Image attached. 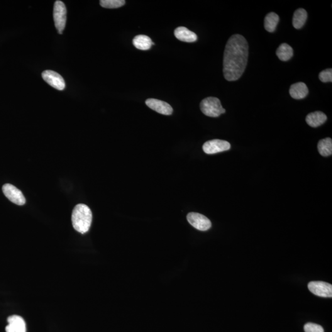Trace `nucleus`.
I'll use <instances>...</instances> for the list:
<instances>
[{
    "label": "nucleus",
    "instance_id": "obj_5",
    "mask_svg": "<svg viewBox=\"0 0 332 332\" xmlns=\"http://www.w3.org/2000/svg\"><path fill=\"white\" fill-rule=\"evenodd\" d=\"M187 221L194 228L199 231H205L211 228V221L206 216L196 212H191L187 215Z\"/></svg>",
    "mask_w": 332,
    "mask_h": 332
},
{
    "label": "nucleus",
    "instance_id": "obj_18",
    "mask_svg": "<svg viewBox=\"0 0 332 332\" xmlns=\"http://www.w3.org/2000/svg\"><path fill=\"white\" fill-rule=\"evenodd\" d=\"M279 22V17L277 14L270 13L265 17L264 26L265 30L268 32H273L277 28V24Z\"/></svg>",
    "mask_w": 332,
    "mask_h": 332
},
{
    "label": "nucleus",
    "instance_id": "obj_21",
    "mask_svg": "<svg viewBox=\"0 0 332 332\" xmlns=\"http://www.w3.org/2000/svg\"><path fill=\"white\" fill-rule=\"evenodd\" d=\"M319 80L322 83L332 82V68L322 71L319 75Z\"/></svg>",
    "mask_w": 332,
    "mask_h": 332
},
{
    "label": "nucleus",
    "instance_id": "obj_19",
    "mask_svg": "<svg viewBox=\"0 0 332 332\" xmlns=\"http://www.w3.org/2000/svg\"><path fill=\"white\" fill-rule=\"evenodd\" d=\"M319 153L323 156H329L332 154V140L331 138L322 139L317 145Z\"/></svg>",
    "mask_w": 332,
    "mask_h": 332
},
{
    "label": "nucleus",
    "instance_id": "obj_12",
    "mask_svg": "<svg viewBox=\"0 0 332 332\" xmlns=\"http://www.w3.org/2000/svg\"><path fill=\"white\" fill-rule=\"evenodd\" d=\"M174 35L178 40L186 43H194L197 40L196 34L185 27H179L175 29Z\"/></svg>",
    "mask_w": 332,
    "mask_h": 332
},
{
    "label": "nucleus",
    "instance_id": "obj_3",
    "mask_svg": "<svg viewBox=\"0 0 332 332\" xmlns=\"http://www.w3.org/2000/svg\"><path fill=\"white\" fill-rule=\"evenodd\" d=\"M200 109L205 115L217 118L225 113L226 111L221 106V101L217 97H209L202 100Z\"/></svg>",
    "mask_w": 332,
    "mask_h": 332
},
{
    "label": "nucleus",
    "instance_id": "obj_16",
    "mask_svg": "<svg viewBox=\"0 0 332 332\" xmlns=\"http://www.w3.org/2000/svg\"><path fill=\"white\" fill-rule=\"evenodd\" d=\"M307 18V12L305 9L300 8L295 11L293 16L292 24L294 28L300 29L304 27Z\"/></svg>",
    "mask_w": 332,
    "mask_h": 332
},
{
    "label": "nucleus",
    "instance_id": "obj_20",
    "mask_svg": "<svg viewBox=\"0 0 332 332\" xmlns=\"http://www.w3.org/2000/svg\"><path fill=\"white\" fill-rule=\"evenodd\" d=\"M124 0H101L100 4L104 8L115 9L120 8L125 4Z\"/></svg>",
    "mask_w": 332,
    "mask_h": 332
},
{
    "label": "nucleus",
    "instance_id": "obj_2",
    "mask_svg": "<svg viewBox=\"0 0 332 332\" xmlns=\"http://www.w3.org/2000/svg\"><path fill=\"white\" fill-rule=\"evenodd\" d=\"M92 221L91 210L86 205L79 204L73 209L72 221L73 228L80 233L85 234L91 228Z\"/></svg>",
    "mask_w": 332,
    "mask_h": 332
},
{
    "label": "nucleus",
    "instance_id": "obj_22",
    "mask_svg": "<svg viewBox=\"0 0 332 332\" xmlns=\"http://www.w3.org/2000/svg\"><path fill=\"white\" fill-rule=\"evenodd\" d=\"M304 330L305 332H324L323 327L318 324L313 323L305 324Z\"/></svg>",
    "mask_w": 332,
    "mask_h": 332
},
{
    "label": "nucleus",
    "instance_id": "obj_7",
    "mask_svg": "<svg viewBox=\"0 0 332 332\" xmlns=\"http://www.w3.org/2000/svg\"><path fill=\"white\" fill-rule=\"evenodd\" d=\"M230 148V143L228 141L219 139L207 141L202 146L204 152L209 155L223 152L229 150Z\"/></svg>",
    "mask_w": 332,
    "mask_h": 332
},
{
    "label": "nucleus",
    "instance_id": "obj_1",
    "mask_svg": "<svg viewBox=\"0 0 332 332\" xmlns=\"http://www.w3.org/2000/svg\"><path fill=\"white\" fill-rule=\"evenodd\" d=\"M249 56V45L245 38L234 35L227 42L223 56V75L228 82L241 78L246 70Z\"/></svg>",
    "mask_w": 332,
    "mask_h": 332
},
{
    "label": "nucleus",
    "instance_id": "obj_14",
    "mask_svg": "<svg viewBox=\"0 0 332 332\" xmlns=\"http://www.w3.org/2000/svg\"><path fill=\"white\" fill-rule=\"evenodd\" d=\"M327 116L323 112L314 111L307 114L306 121L312 128H317L323 124L327 120Z\"/></svg>",
    "mask_w": 332,
    "mask_h": 332
},
{
    "label": "nucleus",
    "instance_id": "obj_9",
    "mask_svg": "<svg viewBox=\"0 0 332 332\" xmlns=\"http://www.w3.org/2000/svg\"><path fill=\"white\" fill-rule=\"evenodd\" d=\"M42 77L51 86L58 91L65 89V83L62 76L52 70H46L42 73Z\"/></svg>",
    "mask_w": 332,
    "mask_h": 332
},
{
    "label": "nucleus",
    "instance_id": "obj_6",
    "mask_svg": "<svg viewBox=\"0 0 332 332\" xmlns=\"http://www.w3.org/2000/svg\"><path fill=\"white\" fill-rule=\"evenodd\" d=\"M3 192L9 201L19 206L25 204L26 200L21 190L11 184H4L3 187Z\"/></svg>",
    "mask_w": 332,
    "mask_h": 332
},
{
    "label": "nucleus",
    "instance_id": "obj_10",
    "mask_svg": "<svg viewBox=\"0 0 332 332\" xmlns=\"http://www.w3.org/2000/svg\"><path fill=\"white\" fill-rule=\"evenodd\" d=\"M145 104L149 108L164 115H170L173 113V109L167 102L156 99H148Z\"/></svg>",
    "mask_w": 332,
    "mask_h": 332
},
{
    "label": "nucleus",
    "instance_id": "obj_13",
    "mask_svg": "<svg viewBox=\"0 0 332 332\" xmlns=\"http://www.w3.org/2000/svg\"><path fill=\"white\" fill-rule=\"evenodd\" d=\"M309 90L305 83H295L290 87L289 93L293 99L300 100L305 98L308 94Z\"/></svg>",
    "mask_w": 332,
    "mask_h": 332
},
{
    "label": "nucleus",
    "instance_id": "obj_15",
    "mask_svg": "<svg viewBox=\"0 0 332 332\" xmlns=\"http://www.w3.org/2000/svg\"><path fill=\"white\" fill-rule=\"evenodd\" d=\"M133 43L137 49L142 51L150 50L151 46L155 45L149 36L143 35L135 36L133 39Z\"/></svg>",
    "mask_w": 332,
    "mask_h": 332
},
{
    "label": "nucleus",
    "instance_id": "obj_11",
    "mask_svg": "<svg viewBox=\"0 0 332 332\" xmlns=\"http://www.w3.org/2000/svg\"><path fill=\"white\" fill-rule=\"evenodd\" d=\"M8 325L6 327V332H26V324L23 317L13 315L8 318Z\"/></svg>",
    "mask_w": 332,
    "mask_h": 332
},
{
    "label": "nucleus",
    "instance_id": "obj_17",
    "mask_svg": "<svg viewBox=\"0 0 332 332\" xmlns=\"http://www.w3.org/2000/svg\"><path fill=\"white\" fill-rule=\"evenodd\" d=\"M277 55L280 60L287 61L294 55V50L288 44L283 43L277 48Z\"/></svg>",
    "mask_w": 332,
    "mask_h": 332
},
{
    "label": "nucleus",
    "instance_id": "obj_4",
    "mask_svg": "<svg viewBox=\"0 0 332 332\" xmlns=\"http://www.w3.org/2000/svg\"><path fill=\"white\" fill-rule=\"evenodd\" d=\"M54 21L56 29L60 34L64 30L67 21V9L62 1H56L54 6Z\"/></svg>",
    "mask_w": 332,
    "mask_h": 332
},
{
    "label": "nucleus",
    "instance_id": "obj_8",
    "mask_svg": "<svg viewBox=\"0 0 332 332\" xmlns=\"http://www.w3.org/2000/svg\"><path fill=\"white\" fill-rule=\"evenodd\" d=\"M309 291L317 296L321 297H332V285L329 283L322 281L310 282L307 285Z\"/></svg>",
    "mask_w": 332,
    "mask_h": 332
}]
</instances>
